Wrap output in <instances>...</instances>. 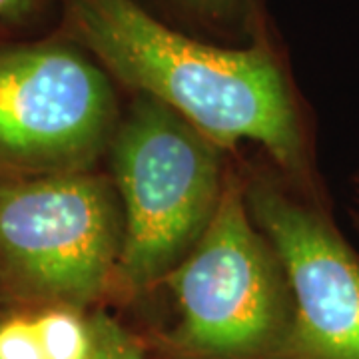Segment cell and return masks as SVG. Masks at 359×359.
I'll return each mask as SVG.
<instances>
[{"label": "cell", "mask_w": 359, "mask_h": 359, "mask_svg": "<svg viewBox=\"0 0 359 359\" xmlns=\"http://www.w3.org/2000/svg\"><path fill=\"white\" fill-rule=\"evenodd\" d=\"M66 22L112 74L174 110L216 146L262 144L299 172L302 136L282 72L266 48L226 50L158 22L134 0H65Z\"/></svg>", "instance_id": "6da1fadb"}, {"label": "cell", "mask_w": 359, "mask_h": 359, "mask_svg": "<svg viewBox=\"0 0 359 359\" xmlns=\"http://www.w3.org/2000/svg\"><path fill=\"white\" fill-rule=\"evenodd\" d=\"M178 321L164 335L174 359H276L292 299L273 248L252 226L230 182L192 250L168 273Z\"/></svg>", "instance_id": "7a4b0ae2"}, {"label": "cell", "mask_w": 359, "mask_h": 359, "mask_svg": "<svg viewBox=\"0 0 359 359\" xmlns=\"http://www.w3.org/2000/svg\"><path fill=\"white\" fill-rule=\"evenodd\" d=\"M122 230L104 178L0 174V294L32 309L88 308L116 276Z\"/></svg>", "instance_id": "3957f363"}, {"label": "cell", "mask_w": 359, "mask_h": 359, "mask_svg": "<svg viewBox=\"0 0 359 359\" xmlns=\"http://www.w3.org/2000/svg\"><path fill=\"white\" fill-rule=\"evenodd\" d=\"M114 180L124 204L116 278L138 292L164 280L210 224L222 194L218 146L142 96L116 134Z\"/></svg>", "instance_id": "277c9868"}, {"label": "cell", "mask_w": 359, "mask_h": 359, "mask_svg": "<svg viewBox=\"0 0 359 359\" xmlns=\"http://www.w3.org/2000/svg\"><path fill=\"white\" fill-rule=\"evenodd\" d=\"M114 120L104 72L60 42L0 50V174L84 170Z\"/></svg>", "instance_id": "5b68a950"}, {"label": "cell", "mask_w": 359, "mask_h": 359, "mask_svg": "<svg viewBox=\"0 0 359 359\" xmlns=\"http://www.w3.org/2000/svg\"><path fill=\"white\" fill-rule=\"evenodd\" d=\"M250 212L282 264L292 318L276 359H359V259L316 212L273 188Z\"/></svg>", "instance_id": "8992f818"}, {"label": "cell", "mask_w": 359, "mask_h": 359, "mask_svg": "<svg viewBox=\"0 0 359 359\" xmlns=\"http://www.w3.org/2000/svg\"><path fill=\"white\" fill-rule=\"evenodd\" d=\"M44 359H88L92 332L82 309L48 306L32 309Z\"/></svg>", "instance_id": "52a82bcc"}, {"label": "cell", "mask_w": 359, "mask_h": 359, "mask_svg": "<svg viewBox=\"0 0 359 359\" xmlns=\"http://www.w3.org/2000/svg\"><path fill=\"white\" fill-rule=\"evenodd\" d=\"M88 321L92 332L88 359H146L140 341L106 311H94Z\"/></svg>", "instance_id": "ba28073f"}, {"label": "cell", "mask_w": 359, "mask_h": 359, "mask_svg": "<svg viewBox=\"0 0 359 359\" xmlns=\"http://www.w3.org/2000/svg\"><path fill=\"white\" fill-rule=\"evenodd\" d=\"M0 359H44L32 311L0 316Z\"/></svg>", "instance_id": "9c48e42d"}, {"label": "cell", "mask_w": 359, "mask_h": 359, "mask_svg": "<svg viewBox=\"0 0 359 359\" xmlns=\"http://www.w3.org/2000/svg\"><path fill=\"white\" fill-rule=\"evenodd\" d=\"M34 0H0V18H14L25 14Z\"/></svg>", "instance_id": "30bf717a"}, {"label": "cell", "mask_w": 359, "mask_h": 359, "mask_svg": "<svg viewBox=\"0 0 359 359\" xmlns=\"http://www.w3.org/2000/svg\"><path fill=\"white\" fill-rule=\"evenodd\" d=\"M204 2H210V0H204Z\"/></svg>", "instance_id": "8fae6325"}]
</instances>
